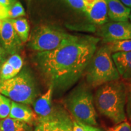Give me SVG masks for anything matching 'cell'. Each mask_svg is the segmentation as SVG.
Returning <instances> with one entry per match:
<instances>
[{
  "instance_id": "obj_1",
  "label": "cell",
  "mask_w": 131,
  "mask_h": 131,
  "mask_svg": "<svg viewBox=\"0 0 131 131\" xmlns=\"http://www.w3.org/2000/svg\"><path fill=\"white\" fill-rule=\"evenodd\" d=\"M100 40L92 36H76L54 50L36 53L38 68L53 91L64 92L80 79Z\"/></svg>"
},
{
  "instance_id": "obj_2",
  "label": "cell",
  "mask_w": 131,
  "mask_h": 131,
  "mask_svg": "<svg viewBox=\"0 0 131 131\" xmlns=\"http://www.w3.org/2000/svg\"><path fill=\"white\" fill-rule=\"evenodd\" d=\"M126 88L120 80L98 87L94 97L95 109L115 124L127 120L126 114Z\"/></svg>"
},
{
  "instance_id": "obj_3",
  "label": "cell",
  "mask_w": 131,
  "mask_h": 131,
  "mask_svg": "<svg viewBox=\"0 0 131 131\" xmlns=\"http://www.w3.org/2000/svg\"><path fill=\"white\" fill-rule=\"evenodd\" d=\"M64 106L73 119L97 126V114L94 95L86 83H81L70 92L64 100Z\"/></svg>"
},
{
  "instance_id": "obj_4",
  "label": "cell",
  "mask_w": 131,
  "mask_h": 131,
  "mask_svg": "<svg viewBox=\"0 0 131 131\" xmlns=\"http://www.w3.org/2000/svg\"><path fill=\"white\" fill-rule=\"evenodd\" d=\"M112 55L106 44L96 49L85 70L86 84L90 88H98L109 82L120 80Z\"/></svg>"
},
{
  "instance_id": "obj_5",
  "label": "cell",
  "mask_w": 131,
  "mask_h": 131,
  "mask_svg": "<svg viewBox=\"0 0 131 131\" xmlns=\"http://www.w3.org/2000/svg\"><path fill=\"white\" fill-rule=\"evenodd\" d=\"M0 94L14 102L30 105L37 99L38 90L32 73L23 69L14 78L0 81Z\"/></svg>"
},
{
  "instance_id": "obj_6",
  "label": "cell",
  "mask_w": 131,
  "mask_h": 131,
  "mask_svg": "<svg viewBox=\"0 0 131 131\" xmlns=\"http://www.w3.org/2000/svg\"><path fill=\"white\" fill-rule=\"evenodd\" d=\"M75 37L55 26L40 24L31 32L28 40V46L37 52L50 51Z\"/></svg>"
},
{
  "instance_id": "obj_7",
  "label": "cell",
  "mask_w": 131,
  "mask_h": 131,
  "mask_svg": "<svg viewBox=\"0 0 131 131\" xmlns=\"http://www.w3.org/2000/svg\"><path fill=\"white\" fill-rule=\"evenodd\" d=\"M42 131H72L73 118L64 106L53 105L51 114L39 122Z\"/></svg>"
},
{
  "instance_id": "obj_8",
  "label": "cell",
  "mask_w": 131,
  "mask_h": 131,
  "mask_svg": "<svg viewBox=\"0 0 131 131\" xmlns=\"http://www.w3.org/2000/svg\"><path fill=\"white\" fill-rule=\"evenodd\" d=\"M97 34L104 44L115 41L131 40V23L128 21L106 23L100 26Z\"/></svg>"
},
{
  "instance_id": "obj_9",
  "label": "cell",
  "mask_w": 131,
  "mask_h": 131,
  "mask_svg": "<svg viewBox=\"0 0 131 131\" xmlns=\"http://www.w3.org/2000/svg\"><path fill=\"white\" fill-rule=\"evenodd\" d=\"M0 45L10 55L18 53L23 47V42L8 19H0Z\"/></svg>"
},
{
  "instance_id": "obj_10",
  "label": "cell",
  "mask_w": 131,
  "mask_h": 131,
  "mask_svg": "<svg viewBox=\"0 0 131 131\" xmlns=\"http://www.w3.org/2000/svg\"><path fill=\"white\" fill-rule=\"evenodd\" d=\"M9 117L21 121L31 126L38 124L37 115L28 105L11 101Z\"/></svg>"
},
{
  "instance_id": "obj_11",
  "label": "cell",
  "mask_w": 131,
  "mask_h": 131,
  "mask_svg": "<svg viewBox=\"0 0 131 131\" xmlns=\"http://www.w3.org/2000/svg\"><path fill=\"white\" fill-rule=\"evenodd\" d=\"M84 12L92 23L101 26L107 23V7L106 0H95L85 7Z\"/></svg>"
},
{
  "instance_id": "obj_12",
  "label": "cell",
  "mask_w": 131,
  "mask_h": 131,
  "mask_svg": "<svg viewBox=\"0 0 131 131\" xmlns=\"http://www.w3.org/2000/svg\"><path fill=\"white\" fill-rule=\"evenodd\" d=\"M53 89L52 86H49L48 89L44 94L36 99L32 104L34 112L38 118V123L42 119L48 117L52 112V95Z\"/></svg>"
},
{
  "instance_id": "obj_13",
  "label": "cell",
  "mask_w": 131,
  "mask_h": 131,
  "mask_svg": "<svg viewBox=\"0 0 131 131\" xmlns=\"http://www.w3.org/2000/svg\"><path fill=\"white\" fill-rule=\"evenodd\" d=\"M112 57L120 77L126 83L131 82V52L112 53Z\"/></svg>"
},
{
  "instance_id": "obj_14",
  "label": "cell",
  "mask_w": 131,
  "mask_h": 131,
  "mask_svg": "<svg viewBox=\"0 0 131 131\" xmlns=\"http://www.w3.org/2000/svg\"><path fill=\"white\" fill-rule=\"evenodd\" d=\"M107 15L114 22L127 21L131 11L130 8L125 6L119 0H106Z\"/></svg>"
},
{
  "instance_id": "obj_15",
  "label": "cell",
  "mask_w": 131,
  "mask_h": 131,
  "mask_svg": "<svg viewBox=\"0 0 131 131\" xmlns=\"http://www.w3.org/2000/svg\"><path fill=\"white\" fill-rule=\"evenodd\" d=\"M1 131H34L32 126L10 117L0 121Z\"/></svg>"
},
{
  "instance_id": "obj_16",
  "label": "cell",
  "mask_w": 131,
  "mask_h": 131,
  "mask_svg": "<svg viewBox=\"0 0 131 131\" xmlns=\"http://www.w3.org/2000/svg\"><path fill=\"white\" fill-rule=\"evenodd\" d=\"M14 27L16 34L18 35L21 41L26 42L29 38V27L28 21L24 18H18L16 19H8Z\"/></svg>"
},
{
  "instance_id": "obj_17",
  "label": "cell",
  "mask_w": 131,
  "mask_h": 131,
  "mask_svg": "<svg viewBox=\"0 0 131 131\" xmlns=\"http://www.w3.org/2000/svg\"><path fill=\"white\" fill-rule=\"evenodd\" d=\"M106 45L109 47L112 53L131 52V40L115 41Z\"/></svg>"
},
{
  "instance_id": "obj_18",
  "label": "cell",
  "mask_w": 131,
  "mask_h": 131,
  "mask_svg": "<svg viewBox=\"0 0 131 131\" xmlns=\"http://www.w3.org/2000/svg\"><path fill=\"white\" fill-rule=\"evenodd\" d=\"M18 73L6 59L0 67V81L10 79Z\"/></svg>"
},
{
  "instance_id": "obj_19",
  "label": "cell",
  "mask_w": 131,
  "mask_h": 131,
  "mask_svg": "<svg viewBox=\"0 0 131 131\" xmlns=\"http://www.w3.org/2000/svg\"><path fill=\"white\" fill-rule=\"evenodd\" d=\"M24 9L19 1H17L7 9V19H16L25 16Z\"/></svg>"
},
{
  "instance_id": "obj_20",
  "label": "cell",
  "mask_w": 131,
  "mask_h": 131,
  "mask_svg": "<svg viewBox=\"0 0 131 131\" xmlns=\"http://www.w3.org/2000/svg\"><path fill=\"white\" fill-rule=\"evenodd\" d=\"M11 107V101L9 98L0 94V119L9 117Z\"/></svg>"
},
{
  "instance_id": "obj_21",
  "label": "cell",
  "mask_w": 131,
  "mask_h": 131,
  "mask_svg": "<svg viewBox=\"0 0 131 131\" xmlns=\"http://www.w3.org/2000/svg\"><path fill=\"white\" fill-rule=\"evenodd\" d=\"M72 131H104L100 127L89 125L73 119Z\"/></svg>"
},
{
  "instance_id": "obj_22",
  "label": "cell",
  "mask_w": 131,
  "mask_h": 131,
  "mask_svg": "<svg viewBox=\"0 0 131 131\" xmlns=\"http://www.w3.org/2000/svg\"><path fill=\"white\" fill-rule=\"evenodd\" d=\"M7 60L12 65L18 73L20 72L23 66V61L20 55L18 53L11 55V56L9 57Z\"/></svg>"
},
{
  "instance_id": "obj_23",
  "label": "cell",
  "mask_w": 131,
  "mask_h": 131,
  "mask_svg": "<svg viewBox=\"0 0 131 131\" xmlns=\"http://www.w3.org/2000/svg\"><path fill=\"white\" fill-rule=\"evenodd\" d=\"M126 83V117L131 122V82Z\"/></svg>"
},
{
  "instance_id": "obj_24",
  "label": "cell",
  "mask_w": 131,
  "mask_h": 131,
  "mask_svg": "<svg viewBox=\"0 0 131 131\" xmlns=\"http://www.w3.org/2000/svg\"><path fill=\"white\" fill-rule=\"evenodd\" d=\"M106 131H131V124L126 120L109 127Z\"/></svg>"
},
{
  "instance_id": "obj_25",
  "label": "cell",
  "mask_w": 131,
  "mask_h": 131,
  "mask_svg": "<svg viewBox=\"0 0 131 131\" xmlns=\"http://www.w3.org/2000/svg\"><path fill=\"white\" fill-rule=\"evenodd\" d=\"M66 1L73 9L83 11V12L84 11L85 5L84 0H66Z\"/></svg>"
},
{
  "instance_id": "obj_26",
  "label": "cell",
  "mask_w": 131,
  "mask_h": 131,
  "mask_svg": "<svg viewBox=\"0 0 131 131\" xmlns=\"http://www.w3.org/2000/svg\"><path fill=\"white\" fill-rule=\"evenodd\" d=\"M8 55L7 52L5 50V49L0 45V67L3 62L6 60V57Z\"/></svg>"
},
{
  "instance_id": "obj_27",
  "label": "cell",
  "mask_w": 131,
  "mask_h": 131,
  "mask_svg": "<svg viewBox=\"0 0 131 131\" xmlns=\"http://www.w3.org/2000/svg\"><path fill=\"white\" fill-rule=\"evenodd\" d=\"M17 1L18 0H0V6H4L8 9Z\"/></svg>"
},
{
  "instance_id": "obj_28",
  "label": "cell",
  "mask_w": 131,
  "mask_h": 131,
  "mask_svg": "<svg viewBox=\"0 0 131 131\" xmlns=\"http://www.w3.org/2000/svg\"><path fill=\"white\" fill-rule=\"evenodd\" d=\"M124 6L131 9V0H119Z\"/></svg>"
},
{
  "instance_id": "obj_29",
  "label": "cell",
  "mask_w": 131,
  "mask_h": 131,
  "mask_svg": "<svg viewBox=\"0 0 131 131\" xmlns=\"http://www.w3.org/2000/svg\"><path fill=\"white\" fill-rule=\"evenodd\" d=\"M34 131H42V124L40 123H38V124H37Z\"/></svg>"
},
{
  "instance_id": "obj_30",
  "label": "cell",
  "mask_w": 131,
  "mask_h": 131,
  "mask_svg": "<svg viewBox=\"0 0 131 131\" xmlns=\"http://www.w3.org/2000/svg\"><path fill=\"white\" fill-rule=\"evenodd\" d=\"M95 1V0H84V3L85 5V7L87 6H89V5H90V4H92V3H94Z\"/></svg>"
},
{
  "instance_id": "obj_31",
  "label": "cell",
  "mask_w": 131,
  "mask_h": 131,
  "mask_svg": "<svg viewBox=\"0 0 131 131\" xmlns=\"http://www.w3.org/2000/svg\"><path fill=\"white\" fill-rule=\"evenodd\" d=\"M129 19H130V23H131V11H130V15H129Z\"/></svg>"
},
{
  "instance_id": "obj_32",
  "label": "cell",
  "mask_w": 131,
  "mask_h": 131,
  "mask_svg": "<svg viewBox=\"0 0 131 131\" xmlns=\"http://www.w3.org/2000/svg\"><path fill=\"white\" fill-rule=\"evenodd\" d=\"M31 1V0H29V1Z\"/></svg>"
},
{
  "instance_id": "obj_33",
  "label": "cell",
  "mask_w": 131,
  "mask_h": 131,
  "mask_svg": "<svg viewBox=\"0 0 131 131\" xmlns=\"http://www.w3.org/2000/svg\"><path fill=\"white\" fill-rule=\"evenodd\" d=\"M0 131H1V129H0Z\"/></svg>"
},
{
  "instance_id": "obj_34",
  "label": "cell",
  "mask_w": 131,
  "mask_h": 131,
  "mask_svg": "<svg viewBox=\"0 0 131 131\" xmlns=\"http://www.w3.org/2000/svg\"></svg>"
}]
</instances>
